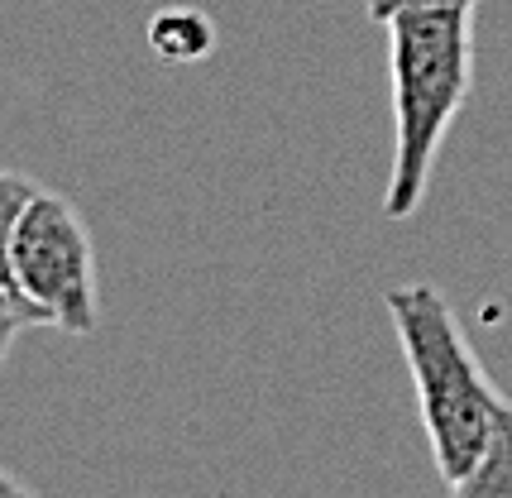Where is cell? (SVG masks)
<instances>
[{"label": "cell", "instance_id": "cell-1", "mask_svg": "<svg viewBox=\"0 0 512 498\" xmlns=\"http://www.w3.org/2000/svg\"><path fill=\"white\" fill-rule=\"evenodd\" d=\"M383 29L393 72V168L383 211L407 221L422 206L441 139L474 82V24L469 10H402Z\"/></svg>", "mask_w": 512, "mask_h": 498}, {"label": "cell", "instance_id": "cell-2", "mask_svg": "<svg viewBox=\"0 0 512 498\" xmlns=\"http://www.w3.org/2000/svg\"><path fill=\"white\" fill-rule=\"evenodd\" d=\"M388 317L398 326L402 355L417 384L422 427L446 484L465 479L474 460L489 451L493 431L503 427L512 403L479 369L450 302L431 283H402L388 293Z\"/></svg>", "mask_w": 512, "mask_h": 498}, {"label": "cell", "instance_id": "cell-3", "mask_svg": "<svg viewBox=\"0 0 512 498\" xmlns=\"http://www.w3.org/2000/svg\"><path fill=\"white\" fill-rule=\"evenodd\" d=\"M10 269L39 326H58L67 336L96 331V249L87 221L67 197L48 187L29 197L15 226Z\"/></svg>", "mask_w": 512, "mask_h": 498}, {"label": "cell", "instance_id": "cell-4", "mask_svg": "<svg viewBox=\"0 0 512 498\" xmlns=\"http://www.w3.org/2000/svg\"><path fill=\"white\" fill-rule=\"evenodd\" d=\"M34 192H39V182H29V178H20V173H10V168H0V307L20 312L29 326H39V317H34V307H29L20 297V288H15L10 245H15V226H20L24 206H29Z\"/></svg>", "mask_w": 512, "mask_h": 498}, {"label": "cell", "instance_id": "cell-5", "mask_svg": "<svg viewBox=\"0 0 512 498\" xmlns=\"http://www.w3.org/2000/svg\"><path fill=\"white\" fill-rule=\"evenodd\" d=\"M149 44H154L158 58L168 63H197L216 48V29L201 10H163L149 24Z\"/></svg>", "mask_w": 512, "mask_h": 498}, {"label": "cell", "instance_id": "cell-6", "mask_svg": "<svg viewBox=\"0 0 512 498\" xmlns=\"http://www.w3.org/2000/svg\"><path fill=\"white\" fill-rule=\"evenodd\" d=\"M450 489H455V498H512V412L493 431L489 451L474 460V470L465 479H455Z\"/></svg>", "mask_w": 512, "mask_h": 498}, {"label": "cell", "instance_id": "cell-7", "mask_svg": "<svg viewBox=\"0 0 512 498\" xmlns=\"http://www.w3.org/2000/svg\"><path fill=\"white\" fill-rule=\"evenodd\" d=\"M402 10H474V0H369V20L388 24Z\"/></svg>", "mask_w": 512, "mask_h": 498}, {"label": "cell", "instance_id": "cell-8", "mask_svg": "<svg viewBox=\"0 0 512 498\" xmlns=\"http://www.w3.org/2000/svg\"><path fill=\"white\" fill-rule=\"evenodd\" d=\"M20 326H29V321H24L20 312H10V307H0V364H5V355H10V345H15V336H20Z\"/></svg>", "mask_w": 512, "mask_h": 498}, {"label": "cell", "instance_id": "cell-9", "mask_svg": "<svg viewBox=\"0 0 512 498\" xmlns=\"http://www.w3.org/2000/svg\"><path fill=\"white\" fill-rule=\"evenodd\" d=\"M0 498H34V494H29V489H24V484L10 475L5 465H0Z\"/></svg>", "mask_w": 512, "mask_h": 498}]
</instances>
